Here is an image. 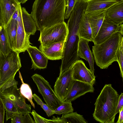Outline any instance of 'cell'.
Here are the masks:
<instances>
[{"label": "cell", "instance_id": "25", "mask_svg": "<svg viewBox=\"0 0 123 123\" xmlns=\"http://www.w3.org/2000/svg\"><path fill=\"white\" fill-rule=\"evenodd\" d=\"M0 98L2 100L6 111L7 121L17 114L20 113L17 107L7 97L0 93Z\"/></svg>", "mask_w": 123, "mask_h": 123}, {"label": "cell", "instance_id": "1", "mask_svg": "<svg viewBox=\"0 0 123 123\" xmlns=\"http://www.w3.org/2000/svg\"><path fill=\"white\" fill-rule=\"evenodd\" d=\"M65 0H35L30 14L40 31L64 22Z\"/></svg>", "mask_w": 123, "mask_h": 123}, {"label": "cell", "instance_id": "9", "mask_svg": "<svg viewBox=\"0 0 123 123\" xmlns=\"http://www.w3.org/2000/svg\"><path fill=\"white\" fill-rule=\"evenodd\" d=\"M73 79L72 68L62 73L57 78L54 86V91L63 102L68 93Z\"/></svg>", "mask_w": 123, "mask_h": 123}, {"label": "cell", "instance_id": "35", "mask_svg": "<svg viewBox=\"0 0 123 123\" xmlns=\"http://www.w3.org/2000/svg\"><path fill=\"white\" fill-rule=\"evenodd\" d=\"M0 123H3L5 113L4 109L5 108L3 102L0 98Z\"/></svg>", "mask_w": 123, "mask_h": 123}, {"label": "cell", "instance_id": "10", "mask_svg": "<svg viewBox=\"0 0 123 123\" xmlns=\"http://www.w3.org/2000/svg\"><path fill=\"white\" fill-rule=\"evenodd\" d=\"M20 4L17 0H0V26L5 29Z\"/></svg>", "mask_w": 123, "mask_h": 123}, {"label": "cell", "instance_id": "41", "mask_svg": "<svg viewBox=\"0 0 123 123\" xmlns=\"http://www.w3.org/2000/svg\"></svg>", "mask_w": 123, "mask_h": 123}, {"label": "cell", "instance_id": "14", "mask_svg": "<svg viewBox=\"0 0 123 123\" xmlns=\"http://www.w3.org/2000/svg\"><path fill=\"white\" fill-rule=\"evenodd\" d=\"M93 86L90 84L73 80L69 92L63 101L72 102L87 93L93 92Z\"/></svg>", "mask_w": 123, "mask_h": 123}, {"label": "cell", "instance_id": "36", "mask_svg": "<svg viewBox=\"0 0 123 123\" xmlns=\"http://www.w3.org/2000/svg\"><path fill=\"white\" fill-rule=\"evenodd\" d=\"M29 113H26L23 116V123H35V121L32 119Z\"/></svg>", "mask_w": 123, "mask_h": 123}, {"label": "cell", "instance_id": "31", "mask_svg": "<svg viewBox=\"0 0 123 123\" xmlns=\"http://www.w3.org/2000/svg\"><path fill=\"white\" fill-rule=\"evenodd\" d=\"M77 0H65L66 6L67 7L65 19L69 18L70 13L75 4Z\"/></svg>", "mask_w": 123, "mask_h": 123}, {"label": "cell", "instance_id": "16", "mask_svg": "<svg viewBox=\"0 0 123 123\" xmlns=\"http://www.w3.org/2000/svg\"><path fill=\"white\" fill-rule=\"evenodd\" d=\"M32 63L31 69H44L46 68L48 59L36 47L30 45L27 49Z\"/></svg>", "mask_w": 123, "mask_h": 123}, {"label": "cell", "instance_id": "2", "mask_svg": "<svg viewBox=\"0 0 123 123\" xmlns=\"http://www.w3.org/2000/svg\"><path fill=\"white\" fill-rule=\"evenodd\" d=\"M85 14L83 9L77 7L74 8L70 13L67 24L68 34L64 45L59 75L70 68L79 60L78 51L80 38L79 30Z\"/></svg>", "mask_w": 123, "mask_h": 123}, {"label": "cell", "instance_id": "12", "mask_svg": "<svg viewBox=\"0 0 123 123\" xmlns=\"http://www.w3.org/2000/svg\"><path fill=\"white\" fill-rule=\"evenodd\" d=\"M22 7L20 4L18 11L17 26L16 50L19 53L25 52L31 44L28 35L25 31L21 13Z\"/></svg>", "mask_w": 123, "mask_h": 123}, {"label": "cell", "instance_id": "23", "mask_svg": "<svg viewBox=\"0 0 123 123\" xmlns=\"http://www.w3.org/2000/svg\"><path fill=\"white\" fill-rule=\"evenodd\" d=\"M54 117L57 123H87L82 115L78 114L77 112L62 114L61 117Z\"/></svg>", "mask_w": 123, "mask_h": 123}, {"label": "cell", "instance_id": "29", "mask_svg": "<svg viewBox=\"0 0 123 123\" xmlns=\"http://www.w3.org/2000/svg\"><path fill=\"white\" fill-rule=\"evenodd\" d=\"M33 98L37 104L40 105L48 117H50L54 114V111L50 108L46 104L44 103L41 99L35 93L33 94Z\"/></svg>", "mask_w": 123, "mask_h": 123}, {"label": "cell", "instance_id": "17", "mask_svg": "<svg viewBox=\"0 0 123 123\" xmlns=\"http://www.w3.org/2000/svg\"><path fill=\"white\" fill-rule=\"evenodd\" d=\"M87 5L86 13L101 14L120 0H87Z\"/></svg>", "mask_w": 123, "mask_h": 123}, {"label": "cell", "instance_id": "34", "mask_svg": "<svg viewBox=\"0 0 123 123\" xmlns=\"http://www.w3.org/2000/svg\"><path fill=\"white\" fill-rule=\"evenodd\" d=\"M123 107V93H122L120 95L118 101L117 106L116 114L119 112L120 111Z\"/></svg>", "mask_w": 123, "mask_h": 123}, {"label": "cell", "instance_id": "33", "mask_svg": "<svg viewBox=\"0 0 123 123\" xmlns=\"http://www.w3.org/2000/svg\"><path fill=\"white\" fill-rule=\"evenodd\" d=\"M21 113H19L11 118L12 123H23V116Z\"/></svg>", "mask_w": 123, "mask_h": 123}, {"label": "cell", "instance_id": "18", "mask_svg": "<svg viewBox=\"0 0 123 123\" xmlns=\"http://www.w3.org/2000/svg\"><path fill=\"white\" fill-rule=\"evenodd\" d=\"M89 42L86 39L80 38L78 45V55L80 58L88 62L90 66V69L94 74V57L88 45Z\"/></svg>", "mask_w": 123, "mask_h": 123}, {"label": "cell", "instance_id": "28", "mask_svg": "<svg viewBox=\"0 0 123 123\" xmlns=\"http://www.w3.org/2000/svg\"><path fill=\"white\" fill-rule=\"evenodd\" d=\"M71 102L63 101L62 105L54 111V114L60 115L73 112Z\"/></svg>", "mask_w": 123, "mask_h": 123}, {"label": "cell", "instance_id": "24", "mask_svg": "<svg viewBox=\"0 0 123 123\" xmlns=\"http://www.w3.org/2000/svg\"><path fill=\"white\" fill-rule=\"evenodd\" d=\"M80 38L87 40L89 41H93L92 29L86 13L84 15L80 26L79 30Z\"/></svg>", "mask_w": 123, "mask_h": 123}, {"label": "cell", "instance_id": "3", "mask_svg": "<svg viewBox=\"0 0 123 123\" xmlns=\"http://www.w3.org/2000/svg\"><path fill=\"white\" fill-rule=\"evenodd\" d=\"M119 95L111 84H105L95 103L94 118L101 123H113Z\"/></svg>", "mask_w": 123, "mask_h": 123}, {"label": "cell", "instance_id": "8", "mask_svg": "<svg viewBox=\"0 0 123 123\" xmlns=\"http://www.w3.org/2000/svg\"><path fill=\"white\" fill-rule=\"evenodd\" d=\"M0 93L9 98L23 115L27 113H31V106L26 103L25 98L21 93L17 85H13L3 90H0Z\"/></svg>", "mask_w": 123, "mask_h": 123}, {"label": "cell", "instance_id": "7", "mask_svg": "<svg viewBox=\"0 0 123 123\" xmlns=\"http://www.w3.org/2000/svg\"><path fill=\"white\" fill-rule=\"evenodd\" d=\"M68 32L67 24L63 22L40 31L38 41L41 44L66 41Z\"/></svg>", "mask_w": 123, "mask_h": 123}, {"label": "cell", "instance_id": "13", "mask_svg": "<svg viewBox=\"0 0 123 123\" xmlns=\"http://www.w3.org/2000/svg\"><path fill=\"white\" fill-rule=\"evenodd\" d=\"M120 26L115 24L106 15L96 36L92 42L94 44L104 42L114 33L119 31Z\"/></svg>", "mask_w": 123, "mask_h": 123}, {"label": "cell", "instance_id": "40", "mask_svg": "<svg viewBox=\"0 0 123 123\" xmlns=\"http://www.w3.org/2000/svg\"><path fill=\"white\" fill-rule=\"evenodd\" d=\"M19 3L22 4L25 3L28 0H17Z\"/></svg>", "mask_w": 123, "mask_h": 123}, {"label": "cell", "instance_id": "19", "mask_svg": "<svg viewBox=\"0 0 123 123\" xmlns=\"http://www.w3.org/2000/svg\"><path fill=\"white\" fill-rule=\"evenodd\" d=\"M106 15L111 21L120 25L123 23V0H121L109 8Z\"/></svg>", "mask_w": 123, "mask_h": 123}, {"label": "cell", "instance_id": "6", "mask_svg": "<svg viewBox=\"0 0 123 123\" xmlns=\"http://www.w3.org/2000/svg\"><path fill=\"white\" fill-rule=\"evenodd\" d=\"M38 91L42 95L47 106L54 111L63 103L57 96L49 82L41 75L35 74L32 76Z\"/></svg>", "mask_w": 123, "mask_h": 123}, {"label": "cell", "instance_id": "27", "mask_svg": "<svg viewBox=\"0 0 123 123\" xmlns=\"http://www.w3.org/2000/svg\"><path fill=\"white\" fill-rule=\"evenodd\" d=\"M19 75V78L22 82V84L20 88V92L22 95L30 102L33 108H35V105L32 101L33 95L31 89L28 84L24 82L20 72Z\"/></svg>", "mask_w": 123, "mask_h": 123}, {"label": "cell", "instance_id": "15", "mask_svg": "<svg viewBox=\"0 0 123 123\" xmlns=\"http://www.w3.org/2000/svg\"><path fill=\"white\" fill-rule=\"evenodd\" d=\"M65 41L49 44H41L39 49L48 59L52 60H62Z\"/></svg>", "mask_w": 123, "mask_h": 123}, {"label": "cell", "instance_id": "38", "mask_svg": "<svg viewBox=\"0 0 123 123\" xmlns=\"http://www.w3.org/2000/svg\"><path fill=\"white\" fill-rule=\"evenodd\" d=\"M119 32L123 36V23L120 25Z\"/></svg>", "mask_w": 123, "mask_h": 123}, {"label": "cell", "instance_id": "37", "mask_svg": "<svg viewBox=\"0 0 123 123\" xmlns=\"http://www.w3.org/2000/svg\"><path fill=\"white\" fill-rule=\"evenodd\" d=\"M119 115L117 123H123V107L119 111Z\"/></svg>", "mask_w": 123, "mask_h": 123}, {"label": "cell", "instance_id": "32", "mask_svg": "<svg viewBox=\"0 0 123 123\" xmlns=\"http://www.w3.org/2000/svg\"><path fill=\"white\" fill-rule=\"evenodd\" d=\"M116 61L119 65L120 72V74L123 81V53L120 46L117 53Z\"/></svg>", "mask_w": 123, "mask_h": 123}, {"label": "cell", "instance_id": "39", "mask_svg": "<svg viewBox=\"0 0 123 123\" xmlns=\"http://www.w3.org/2000/svg\"><path fill=\"white\" fill-rule=\"evenodd\" d=\"M120 47L123 53V36L122 37L121 42V43Z\"/></svg>", "mask_w": 123, "mask_h": 123}, {"label": "cell", "instance_id": "26", "mask_svg": "<svg viewBox=\"0 0 123 123\" xmlns=\"http://www.w3.org/2000/svg\"><path fill=\"white\" fill-rule=\"evenodd\" d=\"M8 38L5 28L0 26V52L5 55L11 50Z\"/></svg>", "mask_w": 123, "mask_h": 123}, {"label": "cell", "instance_id": "22", "mask_svg": "<svg viewBox=\"0 0 123 123\" xmlns=\"http://www.w3.org/2000/svg\"><path fill=\"white\" fill-rule=\"evenodd\" d=\"M21 13L24 26L26 33L29 36L34 35L37 30L34 20L25 8L22 7Z\"/></svg>", "mask_w": 123, "mask_h": 123}, {"label": "cell", "instance_id": "20", "mask_svg": "<svg viewBox=\"0 0 123 123\" xmlns=\"http://www.w3.org/2000/svg\"><path fill=\"white\" fill-rule=\"evenodd\" d=\"M17 17L18 11L14 15L12 18L5 28L11 48L12 50H16V45Z\"/></svg>", "mask_w": 123, "mask_h": 123}, {"label": "cell", "instance_id": "30", "mask_svg": "<svg viewBox=\"0 0 123 123\" xmlns=\"http://www.w3.org/2000/svg\"><path fill=\"white\" fill-rule=\"evenodd\" d=\"M31 113L33 116L35 123H56L55 120L52 118V120L48 119L42 117L38 114L34 110Z\"/></svg>", "mask_w": 123, "mask_h": 123}, {"label": "cell", "instance_id": "21", "mask_svg": "<svg viewBox=\"0 0 123 123\" xmlns=\"http://www.w3.org/2000/svg\"><path fill=\"white\" fill-rule=\"evenodd\" d=\"M106 12L101 14L86 13L92 29L93 39L96 36L106 15Z\"/></svg>", "mask_w": 123, "mask_h": 123}, {"label": "cell", "instance_id": "5", "mask_svg": "<svg viewBox=\"0 0 123 123\" xmlns=\"http://www.w3.org/2000/svg\"><path fill=\"white\" fill-rule=\"evenodd\" d=\"M19 54L12 50L7 55L0 52V90L18 84L14 77L21 67Z\"/></svg>", "mask_w": 123, "mask_h": 123}, {"label": "cell", "instance_id": "11", "mask_svg": "<svg viewBox=\"0 0 123 123\" xmlns=\"http://www.w3.org/2000/svg\"><path fill=\"white\" fill-rule=\"evenodd\" d=\"M73 80L87 83L93 86L95 77L86 67L82 60H79L72 66Z\"/></svg>", "mask_w": 123, "mask_h": 123}, {"label": "cell", "instance_id": "4", "mask_svg": "<svg viewBox=\"0 0 123 123\" xmlns=\"http://www.w3.org/2000/svg\"><path fill=\"white\" fill-rule=\"evenodd\" d=\"M122 37L118 32L101 43L95 44L92 46V53L96 63L101 69L107 68L116 61Z\"/></svg>", "mask_w": 123, "mask_h": 123}]
</instances>
